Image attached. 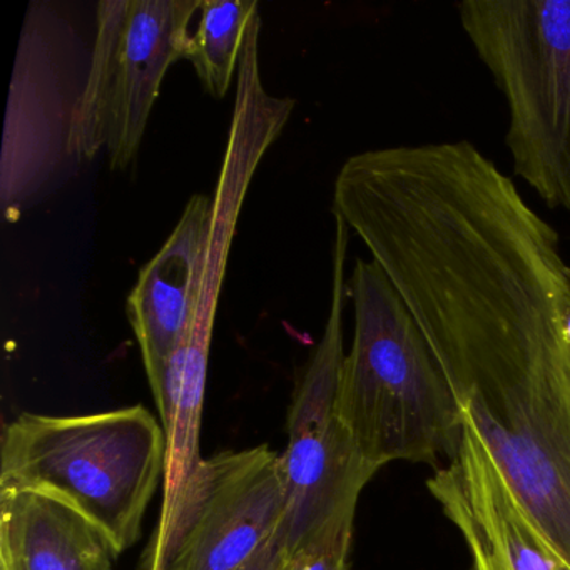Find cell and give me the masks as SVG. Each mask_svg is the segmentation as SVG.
Segmentation results:
<instances>
[{
  "label": "cell",
  "instance_id": "1",
  "mask_svg": "<svg viewBox=\"0 0 570 570\" xmlns=\"http://www.w3.org/2000/svg\"><path fill=\"white\" fill-rule=\"evenodd\" d=\"M348 295L355 330L338 413L360 452L379 469L452 462L462 446V413L405 303L373 259L356 258Z\"/></svg>",
  "mask_w": 570,
  "mask_h": 570
},
{
  "label": "cell",
  "instance_id": "2",
  "mask_svg": "<svg viewBox=\"0 0 570 570\" xmlns=\"http://www.w3.org/2000/svg\"><path fill=\"white\" fill-rule=\"evenodd\" d=\"M165 470V429L141 405L82 416L24 413L2 433L0 490L65 503L106 537L115 556L141 537Z\"/></svg>",
  "mask_w": 570,
  "mask_h": 570
},
{
  "label": "cell",
  "instance_id": "3",
  "mask_svg": "<svg viewBox=\"0 0 570 570\" xmlns=\"http://www.w3.org/2000/svg\"><path fill=\"white\" fill-rule=\"evenodd\" d=\"M456 16L509 108L513 175L570 209V0H465Z\"/></svg>",
  "mask_w": 570,
  "mask_h": 570
},
{
  "label": "cell",
  "instance_id": "4",
  "mask_svg": "<svg viewBox=\"0 0 570 570\" xmlns=\"http://www.w3.org/2000/svg\"><path fill=\"white\" fill-rule=\"evenodd\" d=\"M335 225L328 320L296 386L288 445L282 453L285 515L278 539L286 556L320 550L350 553L360 495L380 470L362 455L338 413L352 229L336 213Z\"/></svg>",
  "mask_w": 570,
  "mask_h": 570
},
{
  "label": "cell",
  "instance_id": "5",
  "mask_svg": "<svg viewBox=\"0 0 570 570\" xmlns=\"http://www.w3.org/2000/svg\"><path fill=\"white\" fill-rule=\"evenodd\" d=\"M282 453L268 445L203 459L161 510L142 570H239L278 537Z\"/></svg>",
  "mask_w": 570,
  "mask_h": 570
},
{
  "label": "cell",
  "instance_id": "6",
  "mask_svg": "<svg viewBox=\"0 0 570 570\" xmlns=\"http://www.w3.org/2000/svg\"><path fill=\"white\" fill-rule=\"evenodd\" d=\"M72 31L48 2L26 14L12 72L0 156V206L21 218L69 155L72 115L82 85L75 81Z\"/></svg>",
  "mask_w": 570,
  "mask_h": 570
},
{
  "label": "cell",
  "instance_id": "7",
  "mask_svg": "<svg viewBox=\"0 0 570 570\" xmlns=\"http://www.w3.org/2000/svg\"><path fill=\"white\" fill-rule=\"evenodd\" d=\"M203 0H105L96 26L108 36L111 101L106 151L115 171L138 155L163 79L188 61L189 31Z\"/></svg>",
  "mask_w": 570,
  "mask_h": 570
},
{
  "label": "cell",
  "instance_id": "8",
  "mask_svg": "<svg viewBox=\"0 0 570 570\" xmlns=\"http://www.w3.org/2000/svg\"><path fill=\"white\" fill-rule=\"evenodd\" d=\"M426 489L462 535L472 570H556V550L466 420L459 455L435 469Z\"/></svg>",
  "mask_w": 570,
  "mask_h": 570
},
{
  "label": "cell",
  "instance_id": "9",
  "mask_svg": "<svg viewBox=\"0 0 570 570\" xmlns=\"http://www.w3.org/2000/svg\"><path fill=\"white\" fill-rule=\"evenodd\" d=\"M213 199L195 195L158 255L142 266L126 305L153 393L188 330L193 289L212 222Z\"/></svg>",
  "mask_w": 570,
  "mask_h": 570
},
{
  "label": "cell",
  "instance_id": "10",
  "mask_svg": "<svg viewBox=\"0 0 570 570\" xmlns=\"http://www.w3.org/2000/svg\"><path fill=\"white\" fill-rule=\"evenodd\" d=\"M112 557L106 537L65 503L0 490V570H112Z\"/></svg>",
  "mask_w": 570,
  "mask_h": 570
},
{
  "label": "cell",
  "instance_id": "11",
  "mask_svg": "<svg viewBox=\"0 0 570 570\" xmlns=\"http://www.w3.org/2000/svg\"><path fill=\"white\" fill-rule=\"evenodd\" d=\"M256 0H203L202 19L191 35L188 61L195 66L206 92L215 99L228 95L238 75L239 58L253 19Z\"/></svg>",
  "mask_w": 570,
  "mask_h": 570
},
{
  "label": "cell",
  "instance_id": "12",
  "mask_svg": "<svg viewBox=\"0 0 570 570\" xmlns=\"http://www.w3.org/2000/svg\"><path fill=\"white\" fill-rule=\"evenodd\" d=\"M279 570H350L348 553L320 550L286 556Z\"/></svg>",
  "mask_w": 570,
  "mask_h": 570
},
{
  "label": "cell",
  "instance_id": "13",
  "mask_svg": "<svg viewBox=\"0 0 570 570\" xmlns=\"http://www.w3.org/2000/svg\"><path fill=\"white\" fill-rule=\"evenodd\" d=\"M286 552L283 549L282 542L278 537L273 540L269 546H266L255 559L249 560L246 566L239 570H279L283 562H285Z\"/></svg>",
  "mask_w": 570,
  "mask_h": 570
},
{
  "label": "cell",
  "instance_id": "14",
  "mask_svg": "<svg viewBox=\"0 0 570 570\" xmlns=\"http://www.w3.org/2000/svg\"><path fill=\"white\" fill-rule=\"evenodd\" d=\"M556 570H570V563L566 562L559 553L556 552Z\"/></svg>",
  "mask_w": 570,
  "mask_h": 570
}]
</instances>
